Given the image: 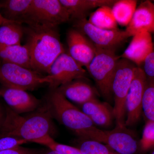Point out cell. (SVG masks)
<instances>
[{"label":"cell","mask_w":154,"mask_h":154,"mask_svg":"<svg viewBox=\"0 0 154 154\" xmlns=\"http://www.w3.org/2000/svg\"><path fill=\"white\" fill-rule=\"evenodd\" d=\"M25 29L30 48L32 69L48 73L54 60L66 51L61 42L57 27L28 25Z\"/></svg>","instance_id":"1"},{"label":"cell","mask_w":154,"mask_h":154,"mask_svg":"<svg viewBox=\"0 0 154 154\" xmlns=\"http://www.w3.org/2000/svg\"><path fill=\"white\" fill-rule=\"evenodd\" d=\"M48 106L52 116L81 139L104 143L106 131L96 127L90 117L73 105L57 89L53 90L50 94Z\"/></svg>","instance_id":"2"},{"label":"cell","mask_w":154,"mask_h":154,"mask_svg":"<svg viewBox=\"0 0 154 154\" xmlns=\"http://www.w3.org/2000/svg\"><path fill=\"white\" fill-rule=\"evenodd\" d=\"M52 116L48 105L27 116H21L6 107L5 116L0 126V134L35 143L45 136L51 135L53 127Z\"/></svg>","instance_id":"3"},{"label":"cell","mask_w":154,"mask_h":154,"mask_svg":"<svg viewBox=\"0 0 154 154\" xmlns=\"http://www.w3.org/2000/svg\"><path fill=\"white\" fill-rule=\"evenodd\" d=\"M137 67L132 62L120 57L117 62L111 86L114 100L113 113L116 128L126 127V97Z\"/></svg>","instance_id":"4"},{"label":"cell","mask_w":154,"mask_h":154,"mask_svg":"<svg viewBox=\"0 0 154 154\" xmlns=\"http://www.w3.org/2000/svg\"><path fill=\"white\" fill-rule=\"evenodd\" d=\"M119 58L115 51L96 48V55L86 70L106 99L112 96V81Z\"/></svg>","instance_id":"5"},{"label":"cell","mask_w":154,"mask_h":154,"mask_svg":"<svg viewBox=\"0 0 154 154\" xmlns=\"http://www.w3.org/2000/svg\"><path fill=\"white\" fill-rule=\"evenodd\" d=\"M70 19L60 0H32L23 23L28 25L57 27Z\"/></svg>","instance_id":"6"},{"label":"cell","mask_w":154,"mask_h":154,"mask_svg":"<svg viewBox=\"0 0 154 154\" xmlns=\"http://www.w3.org/2000/svg\"><path fill=\"white\" fill-rule=\"evenodd\" d=\"M47 76L14 64H0V83L4 87L32 91L42 85L48 84Z\"/></svg>","instance_id":"7"},{"label":"cell","mask_w":154,"mask_h":154,"mask_svg":"<svg viewBox=\"0 0 154 154\" xmlns=\"http://www.w3.org/2000/svg\"><path fill=\"white\" fill-rule=\"evenodd\" d=\"M75 28L88 37L96 48L100 49L116 51L131 37L125 30L118 28L106 30L97 28L88 22L86 18L75 21Z\"/></svg>","instance_id":"8"},{"label":"cell","mask_w":154,"mask_h":154,"mask_svg":"<svg viewBox=\"0 0 154 154\" xmlns=\"http://www.w3.org/2000/svg\"><path fill=\"white\" fill-rule=\"evenodd\" d=\"M87 71L65 51L59 56L50 68L47 77L53 90L78 79H84Z\"/></svg>","instance_id":"9"},{"label":"cell","mask_w":154,"mask_h":154,"mask_svg":"<svg viewBox=\"0 0 154 154\" xmlns=\"http://www.w3.org/2000/svg\"><path fill=\"white\" fill-rule=\"evenodd\" d=\"M147 79L140 67L138 66L126 99L125 126H131L139 120L142 113V101Z\"/></svg>","instance_id":"10"},{"label":"cell","mask_w":154,"mask_h":154,"mask_svg":"<svg viewBox=\"0 0 154 154\" xmlns=\"http://www.w3.org/2000/svg\"><path fill=\"white\" fill-rule=\"evenodd\" d=\"M67 43L69 54L87 70L96 55L95 45L82 31L76 28L68 31Z\"/></svg>","instance_id":"11"},{"label":"cell","mask_w":154,"mask_h":154,"mask_svg":"<svg viewBox=\"0 0 154 154\" xmlns=\"http://www.w3.org/2000/svg\"><path fill=\"white\" fill-rule=\"evenodd\" d=\"M2 96L9 107L18 114L31 112L41 105V101L27 91L4 87L0 90Z\"/></svg>","instance_id":"12"},{"label":"cell","mask_w":154,"mask_h":154,"mask_svg":"<svg viewBox=\"0 0 154 154\" xmlns=\"http://www.w3.org/2000/svg\"><path fill=\"white\" fill-rule=\"evenodd\" d=\"M132 37L120 57L129 60L140 67L146 58L154 51L153 41L151 33L147 32L137 33Z\"/></svg>","instance_id":"13"},{"label":"cell","mask_w":154,"mask_h":154,"mask_svg":"<svg viewBox=\"0 0 154 154\" xmlns=\"http://www.w3.org/2000/svg\"><path fill=\"white\" fill-rule=\"evenodd\" d=\"M125 31L133 36L141 32H154V5L146 1L137 7Z\"/></svg>","instance_id":"14"},{"label":"cell","mask_w":154,"mask_h":154,"mask_svg":"<svg viewBox=\"0 0 154 154\" xmlns=\"http://www.w3.org/2000/svg\"><path fill=\"white\" fill-rule=\"evenodd\" d=\"M56 89L69 101L80 105L96 99L95 89L83 79L74 80Z\"/></svg>","instance_id":"15"},{"label":"cell","mask_w":154,"mask_h":154,"mask_svg":"<svg viewBox=\"0 0 154 154\" xmlns=\"http://www.w3.org/2000/svg\"><path fill=\"white\" fill-rule=\"evenodd\" d=\"M125 129L116 128L106 131L104 143L119 154H134L137 150V142Z\"/></svg>","instance_id":"16"},{"label":"cell","mask_w":154,"mask_h":154,"mask_svg":"<svg viewBox=\"0 0 154 154\" xmlns=\"http://www.w3.org/2000/svg\"><path fill=\"white\" fill-rule=\"evenodd\" d=\"M116 0H60L66 9L70 19L75 21L86 18L91 10L102 6L112 7Z\"/></svg>","instance_id":"17"},{"label":"cell","mask_w":154,"mask_h":154,"mask_svg":"<svg viewBox=\"0 0 154 154\" xmlns=\"http://www.w3.org/2000/svg\"><path fill=\"white\" fill-rule=\"evenodd\" d=\"M2 62L14 64L32 69L30 48L27 43L0 47Z\"/></svg>","instance_id":"18"},{"label":"cell","mask_w":154,"mask_h":154,"mask_svg":"<svg viewBox=\"0 0 154 154\" xmlns=\"http://www.w3.org/2000/svg\"><path fill=\"white\" fill-rule=\"evenodd\" d=\"M32 0H6L0 4L1 13L5 19L23 23L30 8Z\"/></svg>","instance_id":"19"},{"label":"cell","mask_w":154,"mask_h":154,"mask_svg":"<svg viewBox=\"0 0 154 154\" xmlns=\"http://www.w3.org/2000/svg\"><path fill=\"white\" fill-rule=\"evenodd\" d=\"M137 8V1L136 0H116L111 9L117 24L127 27Z\"/></svg>","instance_id":"20"},{"label":"cell","mask_w":154,"mask_h":154,"mask_svg":"<svg viewBox=\"0 0 154 154\" xmlns=\"http://www.w3.org/2000/svg\"><path fill=\"white\" fill-rule=\"evenodd\" d=\"M25 32L22 24L11 22L0 26V47L21 44Z\"/></svg>","instance_id":"21"},{"label":"cell","mask_w":154,"mask_h":154,"mask_svg":"<svg viewBox=\"0 0 154 154\" xmlns=\"http://www.w3.org/2000/svg\"><path fill=\"white\" fill-rule=\"evenodd\" d=\"M88 20L92 25L101 29L113 30L118 28L111 7L109 6L98 8L91 13Z\"/></svg>","instance_id":"22"},{"label":"cell","mask_w":154,"mask_h":154,"mask_svg":"<svg viewBox=\"0 0 154 154\" xmlns=\"http://www.w3.org/2000/svg\"><path fill=\"white\" fill-rule=\"evenodd\" d=\"M142 113L146 121L154 122V79H148L142 101Z\"/></svg>","instance_id":"23"},{"label":"cell","mask_w":154,"mask_h":154,"mask_svg":"<svg viewBox=\"0 0 154 154\" xmlns=\"http://www.w3.org/2000/svg\"><path fill=\"white\" fill-rule=\"evenodd\" d=\"M77 148L83 154H111L107 146L103 143L93 140L82 139Z\"/></svg>","instance_id":"24"},{"label":"cell","mask_w":154,"mask_h":154,"mask_svg":"<svg viewBox=\"0 0 154 154\" xmlns=\"http://www.w3.org/2000/svg\"><path fill=\"white\" fill-rule=\"evenodd\" d=\"M35 143L46 146L50 149L56 151L60 154H83L76 147L57 142L49 135L36 141Z\"/></svg>","instance_id":"25"},{"label":"cell","mask_w":154,"mask_h":154,"mask_svg":"<svg viewBox=\"0 0 154 154\" xmlns=\"http://www.w3.org/2000/svg\"><path fill=\"white\" fill-rule=\"evenodd\" d=\"M141 151L146 152L154 148V122L146 121L140 142Z\"/></svg>","instance_id":"26"},{"label":"cell","mask_w":154,"mask_h":154,"mask_svg":"<svg viewBox=\"0 0 154 154\" xmlns=\"http://www.w3.org/2000/svg\"><path fill=\"white\" fill-rule=\"evenodd\" d=\"M90 118L95 125L102 127H107L112 124V113L106 104L101 110L90 116Z\"/></svg>","instance_id":"27"},{"label":"cell","mask_w":154,"mask_h":154,"mask_svg":"<svg viewBox=\"0 0 154 154\" xmlns=\"http://www.w3.org/2000/svg\"><path fill=\"white\" fill-rule=\"evenodd\" d=\"M27 141L11 136L0 134V152L28 143Z\"/></svg>","instance_id":"28"},{"label":"cell","mask_w":154,"mask_h":154,"mask_svg":"<svg viewBox=\"0 0 154 154\" xmlns=\"http://www.w3.org/2000/svg\"><path fill=\"white\" fill-rule=\"evenodd\" d=\"M105 105L97 99H93L81 105L82 111L90 117L101 110Z\"/></svg>","instance_id":"29"},{"label":"cell","mask_w":154,"mask_h":154,"mask_svg":"<svg viewBox=\"0 0 154 154\" xmlns=\"http://www.w3.org/2000/svg\"><path fill=\"white\" fill-rule=\"evenodd\" d=\"M143 70L148 79H154V51L148 55L143 63Z\"/></svg>","instance_id":"30"},{"label":"cell","mask_w":154,"mask_h":154,"mask_svg":"<svg viewBox=\"0 0 154 154\" xmlns=\"http://www.w3.org/2000/svg\"><path fill=\"white\" fill-rule=\"evenodd\" d=\"M0 154H43V152L38 149L24 147L21 146L0 152Z\"/></svg>","instance_id":"31"},{"label":"cell","mask_w":154,"mask_h":154,"mask_svg":"<svg viewBox=\"0 0 154 154\" xmlns=\"http://www.w3.org/2000/svg\"><path fill=\"white\" fill-rule=\"evenodd\" d=\"M0 21H3V22H14V21H11V20H8V19H5V17H3L2 15V14H1V12H0Z\"/></svg>","instance_id":"32"},{"label":"cell","mask_w":154,"mask_h":154,"mask_svg":"<svg viewBox=\"0 0 154 154\" xmlns=\"http://www.w3.org/2000/svg\"><path fill=\"white\" fill-rule=\"evenodd\" d=\"M4 118H5V116L3 114V112L2 111V109L0 108V126H1V124L2 123L3 120H4Z\"/></svg>","instance_id":"33"},{"label":"cell","mask_w":154,"mask_h":154,"mask_svg":"<svg viewBox=\"0 0 154 154\" xmlns=\"http://www.w3.org/2000/svg\"><path fill=\"white\" fill-rule=\"evenodd\" d=\"M51 150L49 152H47L43 154H60L58 152L56 151L55 150H53L50 149Z\"/></svg>","instance_id":"34"},{"label":"cell","mask_w":154,"mask_h":154,"mask_svg":"<svg viewBox=\"0 0 154 154\" xmlns=\"http://www.w3.org/2000/svg\"><path fill=\"white\" fill-rule=\"evenodd\" d=\"M3 22V21H0V26H1V25H5V24H8V23H11V22Z\"/></svg>","instance_id":"35"},{"label":"cell","mask_w":154,"mask_h":154,"mask_svg":"<svg viewBox=\"0 0 154 154\" xmlns=\"http://www.w3.org/2000/svg\"><path fill=\"white\" fill-rule=\"evenodd\" d=\"M151 154H154V150L152 152V153Z\"/></svg>","instance_id":"36"},{"label":"cell","mask_w":154,"mask_h":154,"mask_svg":"<svg viewBox=\"0 0 154 154\" xmlns=\"http://www.w3.org/2000/svg\"><path fill=\"white\" fill-rule=\"evenodd\" d=\"M153 45H154V40L153 41Z\"/></svg>","instance_id":"37"},{"label":"cell","mask_w":154,"mask_h":154,"mask_svg":"<svg viewBox=\"0 0 154 154\" xmlns=\"http://www.w3.org/2000/svg\"><path fill=\"white\" fill-rule=\"evenodd\" d=\"M111 154H114V153H111Z\"/></svg>","instance_id":"38"},{"label":"cell","mask_w":154,"mask_h":154,"mask_svg":"<svg viewBox=\"0 0 154 154\" xmlns=\"http://www.w3.org/2000/svg\"></svg>","instance_id":"39"}]
</instances>
